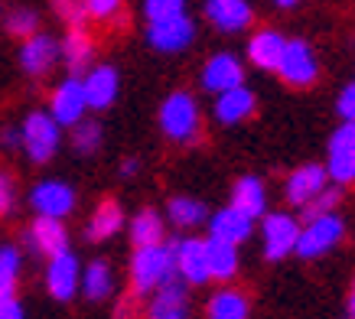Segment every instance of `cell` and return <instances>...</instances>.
<instances>
[{
	"label": "cell",
	"instance_id": "12",
	"mask_svg": "<svg viewBox=\"0 0 355 319\" xmlns=\"http://www.w3.org/2000/svg\"><path fill=\"white\" fill-rule=\"evenodd\" d=\"M59 59H62L59 40L49 36V33H33L30 40H23V46H20V65H23V72L33 75V78L49 75Z\"/></svg>",
	"mask_w": 355,
	"mask_h": 319
},
{
	"label": "cell",
	"instance_id": "15",
	"mask_svg": "<svg viewBox=\"0 0 355 319\" xmlns=\"http://www.w3.org/2000/svg\"><path fill=\"white\" fill-rule=\"evenodd\" d=\"M144 319H189V287L180 277L166 280L150 297Z\"/></svg>",
	"mask_w": 355,
	"mask_h": 319
},
{
	"label": "cell",
	"instance_id": "44",
	"mask_svg": "<svg viewBox=\"0 0 355 319\" xmlns=\"http://www.w3.org/2000/svg\"><path fill=\"white\" fill-rule=\"evenodd\" d=\"M274 3H277V7H284V10H291V7H297L300 0H274Z\"/></svg>",
	"mask_w": 355,
	"mask_h": 319
},
{
	"label": "cell",
	"instance_id": "27",
	"mask_svg": "<svg viewBox=\"0 0 355 319\" xmlns=\"http://www.w3.org/2000/svg\"><path fill=\"white\" fill-rule=\"evenodd\" d=\"M248 297L235 287L216 290L205 303V319H248Z\"/></svg>",
	"mask_w": 355,
	"mask_h": 319
},
{
	"label": "cell",
	"instance_id": "34",
	"mask_svg": "<svg viewBox=\"0 0 355 319\" xmlns=\"http://www.w3.org/2000/svg\"><path fill=\"white\" fill-rule=\"evenodd\" d=\"M7 33L17 40H30L33 33H40V17L26 7H17V10L7 13Z\"/></svg>",
	"mask_w": 355,
	"mask_h": 319
},
{
	"label": "cell",
	"instance_id": "20",
	"mask_svg": "<svg viewBox=\"0 0 355 319\" xmlns=\"http://www.w3.org/2000/svg\"><path fill=\"white\" fill-rule=\"evenodd\" d=\"M205 17L222 33H241L251 26L254 10L248 0H205Z\"/></svg>",
	"mask_w": 355,
	"mask_h": 319
},
{
	"label": "cell",
	"instance_id": "14",
	"mask_svg": "<svg viewBox=\"0 0 355 319\" xmlns=\"http://www.w3.org/2000/svg\"><path fill=\"white\" fill-rule=\"evenodd\" d=\"M245 85V65L232 53H216L202 65V88L209 95H222L228 88Z\"/></svg>",
	"mask_w": 355,
	"mask_h": 319
},
{
	"label": "cell",
	"instance_id": "2",
	"mask_svg": "<svg viewBox=\"0 0 355 319\" xmlns=\"http://www.w3.org/2000/svg\"><path fill=\"white\" fill-rule=\"evenodd\" d=\"M160 130L173 144H193L199 140L202 130V117H199V105L189 92H173L160 105Z\"/></svg>",
	"mask_w": 355,
	"mask_h": 319
},
{
	"label": "cell",
	"instance_id": "21",
	"mask_svg": "<svg viewBox=\"0 0 355 319\" xmlns=\"http://www.w3.org/2000/svg\"><path fill=\"white\" fill-rule=\"evenodd\" d=\"M232 209H238L241 215H248L251 222H258L268 215V189L258 176H238L232 186Z\"/></svg>",
	"mask_w": 355,
	"mask_h": 319
},
{
	"label": "cell",
	"instance_id": "24",
	"mask_svg": "<svg viewBox=\"0 0 355 319\" xmlns=\"http://www.w3.org/2000/svg\"><path fill=\"white\" fill-rule=\"evenodd\" d=\"M284 46H287V40L277 30H258L248 40V59H251V65H258L264 72H277Z\"/></svg>",
	"mask_w": 355,
	"mask_h": 319
},
{
	"label": "cell",
	"instance_id": "9",
	"mask_svg": "<svg viewBox=\"0 0 355 319\" xmlns=\"http://www.w3.org/2000/svg\"><path fill=\"white\" fill-rule=\"evenodd\" d=\"M30 209L46 218H65L76 209V189L62 180H43L30 189Z\"/></svg>",
	"mask_w": 355,
	"mask_h": 319
},
{
	"label": "cell",
	"instance_id": "39",
	"mask_svg": "<svg viewBox=\"0 0 355 319\" xmlns=\"http://www.w3.org/2000/svg\"><path fill=\"white\" fill-rule=\"evenodd\" d=\"M13 205H17V189H13V180L7 173H0V215H10Z\"/></svg>",
	"mask_w": 355,
	"mask_h": 319
},
{
	"label": "cell",
	"instance_id": "35",
	"mask_svg": "<svg viewBox=\"0 0 355 319\" xmlns=\"http://www.w3.org/2000/svg\"><path fill=\"white\" fill-rule=\"evenodd\" d=\"M144 13L150 23L173 20V17L186 13V0H144Z\"/></svg>",
	"mask_w": 355,
	"mask_h": 319
},
{
	"label": "cell",
	"instance_id": "38",
	"mask_svg": "<svg viewBox=\"0 0 355 319\" xmlns=\"http://www.w3.org/2000/svg\"><path fill=\"white\" fill-rule=\"evenodd\" d=\"M336 111H339L343 121H355V82L339 92V98H336Z\"/></svg>",
	"mask_w": 355,
	"mask_h": 319
},
{
	"label": "cell",
	"instance_id": "13",
	"mask_svg": "<svg viewBox=\"0 0 355 319\" xmlns=\"http://www.w3.org/2000/svg\"><path fill=\"white\" fill-rule=\"evenodd\" d=\"M82 92H85V105L88 111H105L118 101L121 92V78L114 65H92L82 75Z\"/></svg>",
	"mask_w": 355,
	"mask_h": 319
},
{
	"label": "cell",
	"instance_id": "10",
	"mask_svg": "<svg viewBox=\"0 0 355 319\" xmlns=\"http://www.w3.org/2000/svg\"><path fill=\"white\" fill-rule=\"evenodd\" d=\"M85 111H88V105H85V92H82V78L69 75L49 95V117H53L59 128H76L78 121L85 117Z\"/></svg>",
	"mask_w": 355,
	"mask_h": 319
},
{
	"label": "cell",
	"instance_id": "36",
	"mask_svg": "<svg viewBox=\"0 0 355 319\" xmlns=\"http://www.w3.org/2000/svg\"><path fill=\"white\" fill-rule=\"evenodd\" d=\"M53 10L59 13L69 26H85V20H88L85 0H53Z\"/></svg>",
	"mask_w": 355,
	"mask_h": 319
},
{
	"label": "cell",
	"instance_id": "23",
	"mask_svg": "<svg viewBox=\"0 0 355 319\" xmlns=\"http://www.w3.org/2000/svg\"><path fill=\"white\" fill-rule=\"evenodd\" d=\"M254 92L245 85L228 88L222 95H216V105H212V114H216L218 124H241L248 117L254 114Z\"/></svg>",
	"mask_w": 355,
	"mask_h": 319
},
{
	"label": "cell",
	"instance_id": "11",
	"mask_svg": "<svg viewBox=\"0 0 355 319\" xmlns=\"http://www.w3.org/2000/svg\"><path fill=\"white\" fill-rule=\"evenodd\" d=\"M78 284H82V264H78L72 248L49 257V267H46V290H49V297L59 300V303H69L78 293Z\"/></svg>",
	"mask_w": 355,
	"mask_h": 319
},
{
	"label": "cell",
	"instance_id": "17",
	"mask_svg": "<svg viewBox=\"0 0 355 319\" xmlns=\"http://www.w3.org/2000/svg\"><path fill=\"white\" fill-rule=\"evenodd\" d=\"M23 238H26V248H33V251H40L46 257H55V255H62V251H69V232H65L62 218L36 215Z\"/></svg>",
	"mask_w": 355,
	"mask_h": 319
},
{
	"label": "cell",
	"instance_id": "28",
	"mask_svg": "<svg viewBox=\"0 0 355 319\" xmlns=\"http://www.w3.org/2000/svg\"><path fill=\"white\" fill-rule=\"evenodd\" d=\"M82 293H85V300H92V303H105V300L114 293V274H111L108 261L95 257V261L85 267V274H82Z\"/></svg>",
	"mask_w": 355,
	"mask_h": 319
},
{
	"label": "cell",
	"instance_id": "19",
	"mask_svg": "<svg viewBox=\"0 0 355 319\" xmlns=\"http://www.w3.org/2000/svg\"><path fill=\"white\" fill-rule=\"evenodd\" d=\"M209 238H218V241H225V245H235L241 248L251 238V232H254V222L248 218V215H241L238 209H232V205H225V209H218V212H209Z\"/></svg>",
	"mask_w": 355,
	"mask_h": 319
},
{
	"label": "cell",
	"instance_id": "30",
	"mask_svg": "<svg viewBox=\"0 0 355 319\" xmlns=\"http://www.w3.org/2000/svg\"><path fill=\"white\" fill-rule=\"evenodd\" d=\"M166 215L176 228H199V225L209 222V209L205 202L193 199V196H173L166 202Z\"/></svg>",
	"mask_w": 355,
	"mask_h": 319
},
{
	"label": "cell",
	"instance_id": "29",
	"mask_svg": "<svg viewBox=\"0 0 355 319\" xmlns=\"http://www.w3.org/2000/svg\"><path fill=\"white\" fill-rule=\"evenodd\" d=\"M130 241H134V248L163 245V241H166V225H163V215L153 212V209H144V212L134 215V222H130Z\"/></svg>",
	"mask_w": 355,
	"mask_h": 319
},
{
	"label": "cell",
	"instance_id": "4",
	"mask_svg": "<svg viewBox=\"0 0 355 319\" xmlns=\"http://www.w3.org/2000/svg\"><path fill=\"white\" fill-rule=\"evenodd\" d=\"M345 238V222L343 215H323V218H313V222L300 225V234H297V248L293 255L303 257V261H316V257L329 255L339 241Z\"/></svg>",
	"mask_w": 355,
	"mask_h": 319
},
{
	"label": "cell",
	"instance_id": "1",
	"mask_svg": "<svg viewBox=\"0 0 355 319\" xmlns=\"http://www.w3.org/2000/svg\"><path fill=\"white\" fill-rule=\"evenodd\" d=\"M173 248H176V241L134 248V255H130V267H128L130 297L134 300L153 297L166 280L176 277V257H173Z\"/></svg>",
	"mask_w": 355,
	"mask_h": 319
},
{
	"label": "cell",
	"instance_id": "25",
	"mask_svg": "<svg viewBox=\"0 0 355 319\" xmlns=\"http://www.w3.org/2000/svg\"><path fill=\"white\" fill-rule=\"evenodd\" d=\"M124 228V209H121L114 199H105L98 202V209L88 215V225H85V241H108L114 234Z\"/></svg>",
	"mask_w": 355,
	"mask_h": 319
},
{
	"label": "cell",
	"instance_id": "8",
	"mask_svg": "<svg viewBox=\"0 0 355 319\" xmlns=\"http://www.w3.org/2000/svg\"><path fill=\"white\" fill-rule=\"evenodd\" d=\"M176 257V277L186 287H202L209 284V255H205V238H176L173 248Z\"/></svg>",
	"mask_w": 355,
	"mask_h": 319
},
{
	"label": "cell",
	"instance_id": "43",
	"mask_svg": "<svg viewBox=\"0 0 355 319\" xmlns=\"http://www.w3.org/2000/svg\"><path fill=\"white\" fill-rule=\"evenodd\" d=\"M349 319H355V284H352V293H349Z\"/></svg>",
	"mask_w": 355,
	"mask_h": 319
},
{
	"label": "cell",
	"instance_id": "37",
	"mask_svg": "<svg viewBox=\"0 0 355 319\" xmlns=\"http://www.w3.org/2000/svg\"><path fill=\"white\" fill-rule=\"evenodd\" d=\"M121 3L124 0H85V7H88V17H95V20H114L121 13Z\"/></svg>",
	"mask_w": 355,
	"mask_h": 319
},
{
	"label": "cell",
	"instance_id": "18",
	"mask_svg": "<svg viewBox=\"0 0 355 319\" xmlns=\"http://www.w3.org/2000/svg\"><path fill=\"white\" fill-rule=\"evenodd\" d=\"M329 186V176H326V166H320V163H303V166H297V170L287 176V182H284V196H287V202L291 205H306L313 199V196H320V192Z\"/></svg>",
	"mask_w": 355,
	"mask_h": 319
},
{
	"label": "cell",
	"instance_id": "7",
	"mask_svg": "<svg viewBox=\"0 0 355 319\" xmlns=\"http://www.w3.org/2000/svg\"><path fill=\"white\" fill-rule=\"evenodd\" d=\"M277 75L284 78V85L291 88H310L320 75V65H316V55H313L310 43L303 40H287L284 46V55L277 62Z\"/></svg>",
	"mask_w": 355,
	"mask_h": 319
},
{
	"label": "cell",
	"instance_id": "42",
	"mask_svg": "<svg viewBox=\"0 0 355 319\" xmlns=\"http://www.w3.org/2000/svg\"><path fill=\"white\" fill-rule=\"evenodd\" d=\"M137 170H140V160L128 157L124 163H121V180H130V176H137Z\"/></svg>",
	"mask_w": 355,
	"mask_h": 319
},
{
	"label": "cell",
	"instance_id": "6",
	"mask_svg": "<svg viewBox=\"0 0 355 319\" xmlns=\"http://www.w3.org/2000/svg\"><path fill=\"white\" fill-rule=\"evenodd\" d=\"M326 176L336 186H352L355 182V121H343L329 137L326 150Z\"/></svg>",
	"mask_w": 355,
	"mask_h": 319
},
{
	"label": "cell",
	"instance_id": "32",
	"mask_svg": "<svg viewBox=\"0 0 355 319\" xmlns=\"http://www.w3.org/2000/svg\"><path fill=\"white\" fill-rule=\"evenodd\" d=\"M101 124L92 121V117H82L76 128H72V150H76L78 157H95L98 150H101Z\"/></svg>",
	"mask_w": 355,
	"mask_h": 319
},
{
	"label": "cell",
	"instance_id": "26",
	"mask_svg": "<svg viewBox=\"0 0 355 319\" xmlns=\"http://www.w3.org/2000/svg\"><path fill=\"white\" fill-rule=\"evenodd\" d=\"M205 255H209V280L225 284L238 274V248L225 245L218 238H205Z\"/></svg>",
	"mask_w": 355,
	"mask_h": 319
},
{
	"label": "cell",
	"instance_id": "5",
	"mask_svg": "<svg viewBox=\"0 0 355 319\" xmlns=\"http://www.w3.org/2000/svg\"><path fill=\"white\" fill-rule=\"evenodd\" d=\"M297 234H300V218L291 212H270L261 218V251L264 261H284L293 255L297 248Z\"/></svg>",
	"mask_w": 355,
	"mask_h": 319
},
{
	"label": "cell",
	"instance_id": "41",
	"mask_svg": "<svg viewBox=\"0 0 355 319\" xmlns=\"http://www.w3.org/2000/svg\"><path fill=\"white\" fill-rule=\"evenodd\" d=\"M0 319H23L20 300H10V303H3V307H0Z\"/></svg>",
	"mask_w": 355,
	"mask_h": 319
},
{
	"label": "cell",
	"instance_id": "33",
	"mask_svg": "<svg viewBox=\"0 0 355 319\" xmlns=\"http://www.w3.org/2000/svg\"><path fill=\"white\" fill-rule=\"evenodd\" d=\"M343 202V189L339 186H326L320 196H313L306 205H300V222H313V218H323V215H333Z\"/></svg>",
	"mask_w": 355,
	"mask_h": 319
},
{
	"label": "cell",
	"instance_id": "3",
	"mask_svg": "<svg viewBox=\"0 0 355 319\" xmlns=\"http://www.w3.org/2000/svg\"><path fill=\"white\" fill-rule=\"evenodd\" d=\"M20 137L30 163H49L62 147V128L49 117V111H30L20 128Z\"/></svg>",
	"mask_w": 355,
	"mask_h": 319
},
{
	"label": "cell",
	"instance_id": "22",
	"mask_svg": "<svg viewBox=\"0 0 355 319\" xmlns=\"http://www.w3.org/2000/svg\"><path fill=\"white\" fill-rule=\"evenodd\" d=\"M62 49V62L69 65V75L82 78V72L92 69V59H95V40L88 36L85 26H69L65 40L59 43Z\"/></svg>",
	"mask_w": 355,
	"mask_h": 319
},
{
	"label": "cell",
	"instance_id": "31",
	"mask_svg": "<svg viewBox=\"0 0 355 319\" xmlns=\"http://www.w3.org/2000/svg\"><path fill=\"white\" fill-rule=\"evenodd\" d=\"M20 267H23L20 248H13V245L0 248V307H3V303H10V300H17Z\"/></svg>",
	"mask_w": 355,
	"mask_h": 319
},
{
	"label": "cell",
	"instance_id": "16",
	"mask_svg": "<svg viewBox=\"0 0 355 319\" xmlns=\"http://www.w3.org/2000/svg\"><path fill=\"white\" fill-rule=\"evenodd\" d=\"M196 36V23L189 20V13H180L173 20H160V23H150L147 30V43L160 53H183L186 46L193 43Z\"/></svg>",
	"mask_w": 355,
	"mask_h": 319
},
{
	"label": "cell",
	"instance_id": "40",
	"mask_svg": "<svg viewBox=\"0 0 355 319\" xmlns=\"http://www.w3.org/2000/svg\"><path fill=\"white\" fill-rule=\"evenodd\" d=\"M0 147L3 150H20L23 147L20 128H0Z\"/></svg>",
	"mask_w": 355,
	"mask_h": 319
}]
</instances>
